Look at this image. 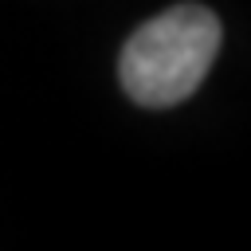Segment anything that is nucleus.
I'll return each mask as SVG.
<instances>
[{
	"label": "nucleus",
	"instance_id": "obj_1",
	"mask_svg": "<svg viewBox=\"0 0 251 251\" xmlns=\"http://www.w3.org/2000/svg\"><path fill=\"white\" fill-rule=\"evenodd\" d=\"M220 39H224L220 20L200 4H176L153 16L122 47L118 75L126 94L149 110L184 102L204 82L220 51Z\"/></svg>",
	"mask_w": 251,
	"mask_h": 251
}]
</instances>
